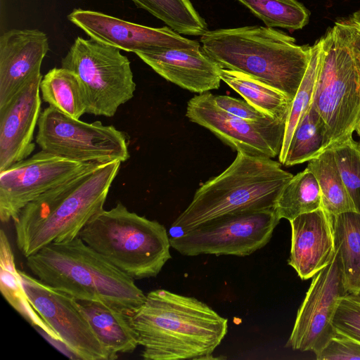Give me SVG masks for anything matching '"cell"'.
<instances>
[{"mask_svg":"<svg viewBox=\"0 0 360 360\" xmlns=\"http://www.w3.org/2000/svg\"><path fill=\"white\" fill-rule=\"evenodd\" d=\"M146 360L210 359L228 332V320L207 304L165 289L152 290L129 314Z\"/></svg>","mask_w":360,"mask_h":360,"instance_id":"1","label":"cell"},{"mask_svg":"<svg viewBox=\"0 0 360 360\" xmlns=\"http://www.w3.org/2000/svg\"><path fill=\"white\" fill-rule=\"evenodd\" d=\"M120 164V161L103 164L24 207L13 221L20 252L27 257L50 243L77 237L89 220L103 209Z\"/></svg>","mask_w":360,"mask_h":360,"instance_id":"2","label":"cell"},{"mask_svg":"<svg viewBox=\"0 0 360 360\" xmlns=\"http://www.w3.org/2000/svg\"><path fill=\"white\" fill-rule=\"evenodd\" d=\"M203 50L220 68L249 75L292 101L307 71L311 46L271 27L250 25L207 30Z\"/></svg>","mask_w":360,"mask_h":360,"instance_id":"3","label":"cell"},{"mask_svg":"<svg viewBox=\"0 0 360 360\" xmlns=\"http://www.w3.org/2000/svg\"><path fill=\"white\" fill-rule=\"evenodd\" d=\"M26 264L41 282L77 300L102 302L130 314L146 300L132 278L79 236L46 245L26 257Z\"/></svg>","mask_w":360,"mask_h":360,"instance_id":"4","label":"cell"},{"mask_svg":"<svg viewBox=\"0 0 360 360\" xmlns=\"http://www.w3.org/2000/svg\"><path fill=\"white\" fill-rule=\"evenodd\" d=\"M272 158L237 152L233 162L195 193L172 228L188 231L221 216L245 210L275 208L293 175Z\"/></svg>","mask_w":360,"mask_h":360,"instance_id":"5","label":"cell"},{"mask_svg":"<svg viewBox=\"0 0 360 360\" xmlns=\"http://www.w3.org/2000/svg\"><path fill=\"white\" fill-rule=\"evenodd\" d=\"M78 236L134 280L155 277L172 257L165 226L120 202L94 214Z\"/></svg>","mask_w":360,"mask_h":360,"instance_id":"6","label":"cell"},{"mask_svg":"<svg viewBox=\"0 0 360 360\" xmlns=\"http://www.w3.org/2000/svg\"><path fill=\"white\" fill-rule=\"evenodd\" d=\"M312 105L323 120L325 149L351 137L360 120V69L352 56L345 20L321 38Z\"/></svg>","mask_w":360,"mask_h":360,"instance_id":"7","label":"cell"},{"mask_svg":"<svg viewBox=\"0 0 360 360\" xmlns=\"http://www.w3.org/2000/svg\"><path fill=\"white\" fill-rule=\"evenodd\" d=\"M120 49L77 37L61 67L78 77L86 113L110 117L131 100L136 90L130 61Z\"/></svg>","mask_w":360,"mask_h":360,"instance_id":"8","label":"cell"},{"mask_svg":"<svg viewBox=\"0 0 360 360\" xmlns=\"http://www.w3.org/2000/svg\"><path fill=\"white\" fill-rule=\"evenodd\" d=\"M35 143L41 150L72 160L105 164L129 158L124 132L100 121L87 123L53 106L41 111Z\"/></svg>","mask_w":360,"mask_h":360,"instance_id":"9","label":"cell"},{"mask_svg":"<svg viewBox=\"0 0 360 360\" xmlns=\"http://www.w3.org/2000/svg\"><path fill=\"white\" fill-rule=\"evenodd\" d=\"M280 220L275 208L233 212L170 238L171 247L186 256H247L269 242Z\"/></svg>","mask_w":360,"mask_h":360,"instance_id":"10","label":"cell"},{"mask_svg":"<svg viewBox=\"0 0 360 360\" xmlns=\"http://www.w3.org/2000/svg\"><path fill=\"white\" fill-rule=\"evenodd\" d=\"M103 164L72 160L44 150L0 172V219L14 220L44 193Z\"/></svg>","mask_w":360,"mask_h":360,"instance_id":"11","label":"cell"},{"mask_svg":"<svg viewBox=\"0 0 360 360\" xmlns=\"http://www.w3.org/2000/svg\"><path fill=\"white\" fill-rule=\"evenodd\" d=\"M186 116L237 152L269 158H276L281 152L285 121L271 117L262 120L236 117L221 109L210 91L188 101Z\"/></svg>","mask_w":360,"mask_h":360,"instance_id":"12","label":"cell"},{"mask_svg":"<svg viewBox=\"0 0 360 360\" xmlns=\"http://www.w3.org/2000/svg\"><path fill=\"white\" fill-rule=\"evenodd\" d=\"M348 293L340 252L312 278L298 309L285 347L301 352H320L336 334L333 321L340 300Z\"/></svg>","mask_w":360,"mask_h":360,"instance_id":"13","label":"cell"},{"mask_svg":"<svg viewBox=\"0 0 360 360\" xmlns=\"http://www.w3.org/2000/svg\"><path fill=\"white\" fill-rule=\"evenodd\" d=\"M30 303L61 341L82 360H111L78 300L18 270Z\"/></svg>","mask_w":360,"mask_h":360,"instance_id":"14","label":"cell"},{"mask_svg":"<svg viewBox=\"0 0 360 360\" xmlns=\"http://www.w3.org/2000/svg\"><path fill=\"white\" fill-rule=\"evenodd\" d=\"M68 18L91 39L127 52L201 47L198 41L184 37L169 27H148L98 11L75 8Z\"/></svg>","mask_w":360,"mask_h":360,"instance_id":"15","label":"cell"},{"mask_svg":"<svg viewBox=\"0 0 360 360\" xmlns=\"http://www.w3.org/2000/svg\"><path fill=\"white\" fill-rule=\"evenodd\" d=\"M49 50L47 35L38 29H12L0 37V108L41 75Z\"/></svg>","mask_w":360,"mask_h":360,"instance_id":"16","label":"cell"},{"mask_svg":"<svg viewBox=\"0 0 360 360\" xmlns=\"http://www.w3.org/2000/svg\"><path fill=\"white\" fill-rule=\"evenodd\" d=\"M39 75L0 108V172L23 160L35 148L34 132L41 110Z\"/></svg>","mask_w":360,"mask_h":360,"instance_id":"17","label":"cell"},{"mask_svg":"<svg viewBox=\"0 0 360 360\" xmlns=\"http://www.w3.org/2000/svg\"><path fill=\"white\" fill-rule=\"evenodd\" d=\"M291 246L288 264L302 280L313 278L335 254L333 216L322 207L289 221Z\"/></svg>","mask_w":360,"mask_h":360,"instance_id":"18","label":"cell"},{"mask_svg":"<svg viewBox=\"0 0 360 360\" xmlns=\"http://www.w3.org/2000/svg\"><path fill=\"white\" fill-rule=\"evenodd\" d=\"M135 54L162 77L181 88L202 94L220 86V67L202 46L159 48Z\"/></svg>","mask_w":360,"mask_h":360,"instance_id":"19","label":"cell"},{"mask_svg":"<svg viewBox=\"0 0 360 360\" xmlns=\"http://www.w3.org/2000/svg\"><path fill=\"white\" fill-rule=\"evenodd\" d=\"M94 332L110 356L115 359L120 353H131L139 345L129 314L95 301L78 300Z\"/></svg>","mask_w":360,"mask_h":360,"instance_id":"20","label":"cell"},{"mask_svg":"<svg viewBox=\"0 0 360 360\" xmlns=\"http://www.w3.org/2000/svg\"><path fill=\"white\" fill-rule=\"evenodd\" d=\"M0 286L5 299L27 321L51 340L62 342L28 300L22 278L15 267L9 240L3 229L0 232Z\"/></svg>","mask_w":360,"mask_h":360,"instance_id":"21","label":"cell"},{"mask_svg":"<svg viewBox=\"0 0 360 360\" xmlns=\"http://www.w3.org/2000/svg\"><path fill=\"white\" fill-rule=\"evenodd\" d=\"M221 81L250 105L275 119L287 120L292 100L280 91L245 74L220 68Z\"/></svg>","mask_w":360,"mask_h":360,"instance_id":"22","label":"cell"},{"mask_svg":"<svg viewBox=\"0 0 360 360\" xmlns=\"http://www.w3.org/2000/svg\"><path fill=\"white\" fill-rule=\"evenodd\" d=\"M335 248L340 254L348 293H360V214L346 212L333 216Z\"/></svg>","mask_w":360,"mask_h":360,"instance_id":"23","label":"cell"},{"mask_svg":"<svg viewBox=\"0 0 360 360\" xmlns=\"http://www.w3.org/2000/svg\"><path fill=\"white\" fill-rule=\"evenodd\" d=\"M40 91L44 102L70 117L79 119L86 113L79 80L68 69L49 70L40 82Z\"/></svg>","mask_w":360,"mask_h":360,"instance_id":"24","label":"cell"},{"mask_svg":"<svg viewBox=\"0 0 360 360\" xmlns=\"http://www.w3.org/2000/svg\"><path fill=\"white\" fill-rule=\"evenodd\" d=\"M307 167L317 179L321 193V207L327 212L335 216L354 211L332 148L309 161Z\"/></svg>","mask_w":360,"mask_h":360,"instance_id":"25","label":"cell"},{"mask_svg":"<svg viewBox=\"0 0 360 360\" xmlns=\"http://www.w3.org/2000/svg\"><path fill=\"white\" fill-rule=\"evenodd\" d=\"M321 207V189L314 174L306 167L293 176L283 189L275 207L281 219L288 221Z\"/></svg>","mask_w":360,"mask_h":360,"instance_id":"26","label":"cell"},{"mask_svg":"<svg viewBox=\"0 0 360 360\" xmlns=\"http://www.w3.org/2000/svg\"><path fill=\"white\" fill-rule=\"evenodd\" d=\"M326 133V125L311 103L292 134L282 165L292 166L319 155L325 149Z\"/></svg>","mask_w":360,"mask_h":360,"instance_id":"27","label":"cell"},{"mask_svg":"<svg viewBox=\"0 0 360 360\" xmlns=\"http://www.w3.org/2000/svg\"><path fill=\"white\" fill-rule=\"evenodd\" d=\"M180 34L201 36L207 30L205 19L190 0H131Z\"/></svg>","mask_w":360,"mask_h":360,"instance_id":"28","label":"cell"},{"mask_svg":"<svg viewBox=\"0 0 360 360\" xmlns=\"http://www.w3.org/2000/svg\"><path fill=\"white\" fill-rule=\"evenodd\" d=\"M268 27L301 30L309 21L310 13L297 0H237Z\"/></svg>","mask_w":360,"mask_h":360,"instance_id":"29","label":"cell"},{"mask_svg":"<svg viewBox=\"0 0 360 360\" xmlns=\"http://www.w3.org/2000/svg\"><path fill=\"white\" fill-rule=\"evenodd\" d=\"M321 46V39L311 46V56L307 71L292 101L285 123L283 142L278 155L281 164L285 158L290 141L296 127L308 111L313 101L320 63Z\"/></svg>","mask_w":360,"mask_h":360,"instance_id":"30","label":"cell"},{"mask_svg":"<svg viewBox=\"0 0 360 360\" xmlns=\"http://www.w3.org/2000/svg\"><path fill=\"white\" fill-rule=\"evenodd\" d=\"M330 148L354 211L360 214V143L351 137Z\"/></svg>","mask_w":360,"mask_h":360,"instance_id":"31","label":"cell"},{"mask_svg":"<svg viewBox=\"0 0 360 360\" xmlns=\"http://www.w3.org/2000/svg\"><path fill=\"white\" fill-rule=\"evenodd\" d=\"M333 324L337 331L360 342V295L347 293L340 300Z\"/></svg>","mask_w":360,"mask_h":360,"instance_id":"32","label":"cell"},{"mask_svg":"<svg viewBox=\"0 0 360 360\" xmlns=\"http://www.w3.org/2000/svg\"><path fill=\"white\" fill-rule=\"evenodd\" d=\"M315 354L317 360L360 359V342L337 331L326 346Z\"/></svg>","mask_w":360,"mask_h":360,"instance_id":"33","label":"cell"},{"mask_svg":"<svg viewBox=\"0 0 360 360\" xmlns=\"http://www.w3.org/2000/svg\"><path fill=\"white\" fill-rule=\"evenodd\" d=\"M214 100L221 109L242 119L262 120L270 117L258 110L245 101L224 95H214Z\"/></svg>","mask_w":360,"mask_h":360,"instance_id":"34","label":"cell"},{"mask_svg":"<svg viewBox=\"0 0 360 360\" xmlns=\"http://www.w3.org/2000/svg\"><path fill=\"white\" fill-rule=\"evenodd\" d=\"M351 18L356 22V24L359 25V27L360 28V12H359V11L354 13L353 16Z\"/></svg>","mask_w":360,"mask_h":360,"instance_id":"35","label":"cell"},{"mask_svg":"<svg viewBox=\"0 0 360 360\" xmlns=\"http://www.w3.org/2000/svg\"><path fill=\"white\" fill-rule=\"evenodd\" d=\"M355 131H356V133L358 134V135H359V137H360V120H359V123H358V124H357V127H356V129H355Z\"/></svg>","mask_w":360,"mask_h":360,"instance_id":"36","label":"cell"},{"mask_svg":"<svg viewBox=\"0 0 360 360\" xmlns=\"http://www.w3.org/2000/svg\"><path fill=\"white\" fill-rule=\"evenodd\" d=\"M359 295H360V293Z\"/></svg>","mask_w":360,"mask_h":360,"instance_id":"37","label":"cell"},{"mask_svg":"<svg viewBox=\"0 0 360 360\" xmlns=\"http://www.w3.org/2000/svg\"><path fill=\"white\" fill-rule=\"evenodd\" d=\"M359 12H360V11H359Z\"/></svg>","mask_w":360,"mask_h":360,"instance_id":"38","label":"cell"}]
</instances>
